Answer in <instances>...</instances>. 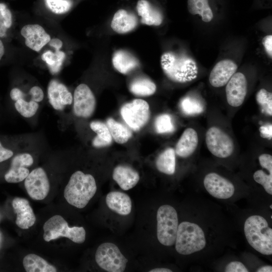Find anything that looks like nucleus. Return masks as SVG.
<instances>
[{
	"label": "nucleus",
	"mask_w": 272,
	"mask_h": 272,
	"mask_svg": "<svg viewBox=\"0 0 272 272\" xmlns=\"http://www.w3.org/2000/svg\"><path fill=\"white\" fill-rule=\"evenodd\" d=\"M23 265L27 272H55L56 267L49 264L42 257L30 253L23 258Z\"/></svg>",
	"instance_id": "bb28decb"
},
{
	"label": "nucleus",
	"mask_w": 272,
	"mask_h": 272,
	"mask_svg": "<svg viewBox=\"0 0 272 272\" xmlns=\"http://www.w3.org/2000/svg\"><path fill=\"white\" fill-rule=\"evenodd\" d=\"M237 65L231 59H223L214 66L210 73L209 82L214 87L225 86L237 70Z\"/></svg>",
	"instance_id": "a211bd4d"
},
{
	"label": "nucleus",
	"mask_w": 272,
	"mask_h": 272,
	"mask_svg": "<svg viewBox=\"0 0 272 272\" xmlns=\"http://www.w3.org/2000/svg\"><path fill=\"white\" fill-rule=\"evenodd\" d=\"M260 166L266 169L269 173L272 174V156L267 154H263L259 157Z\"/></svg>",
	"instance_id": "ea45409f"
},
{
	"label": "nucleus",
	"mask_w": 272,
	"mask_h": 272,
	"mask_svg": "<svg viewBox=\"0 0 272 272\" xmlns=\"http://www.w3.org/2000/svg\"><path fill=\"white\" fill-rule=\"evenodd\" d=\"M25 188L33 199L41 200L48 195L50 183L46 172L41 167H38L30 172L24 180Z\"/></svg>",
	"instance_id": "9b49d317"
},
{
	"label": "nucleus",
	"mask_w": 272,
	"mask_h": 272,
	"mask_svg": "<svg viewBox=\"0 0 272 272\" xmlns=\"http://www.w3.org/2000/svg\"><path fill=\"white\" fill-rule=\"evenodd\" d=\"M113 179L123 190H127L136 185L140 180L139 173L131 167L118 165L113 171Z\"/></svg>",
	"instance_id": "412c9836"
},
{
	"label": "nucleus",
	"mask_w": 272,
	"mask_h": 272,
	"mask_svg": "<svg viewBox=\"0 0 272 272\" xmlns=\"http://www.w3.org/2000/svg\"><path fill=\"white\" fill-rule=\"evenodd\" d=\"M259 131L261 137L270 140L272 138V125L267 124L260 126Z\"/></svg>",
	"instance_id": "37998d69"
},
{
	"label": "nucleus",
	"mask_w": 272,
	"mask_h": 272,
	"mask_svg": "<svg viewBox=\"0 0 272 272\" xmlns=\"http://www.w3.org/2000/svg\"><path fill=\"white\" fill-rule=\"evenodd\" d=\"M198 142L196 131L192 128H188L184 131L178 141L175 152L180 157L187 158L195 151Z\"/></svg>",
	"instance_id": "5701e85b"
},
{
	"label": "nucleus",
	"mask_w": 272,
	"mask_h": 272,
	"mask_svg": "<svg viewBox=\"0 0 272 272\" xmlns=\"http://www.w3.org/2000/svg\"><path fill=\"white\" fill-rule=\"evenodd\" d=\"M21 34L25 40L26 46L37 52H40L51 39L44 28L37 24L24 25L21 30Z\"/></svg>",
	"instance_id": "4468645a"
},
{
	"label": "nucleus",
	"mask_w": 272,
	"mask_h": 272,
	"mask_svg": "<svg viewBox=\"0 0 272 272\" xmlns=\"http://www.w3.org/2000/svg\"><path fill=\"white\" fill-rule=\"evenodd\" d=\"M244 231L249 245L264 255L272 254V229L262 216L252 215L245 221Z\"/></svg>",
	"instance_id": "7ed1b4c3"
},
{
	"label": "nucleus",
	"mask_w": 272,
	"mask_h": 272,
	"mask_svg": "<svg viewBox=\"0 0 272 272\" xmlns=\"http://www.w3.org/2000/svg\"><path fill=\"white\" fill-rule=\"evenodd\" d=\"M269 207L271 209H272V206H271V205H270V206H269Z\"/></svg>",
	"instance_id": "de8ad7c7"
},
{
	"label": "nucleus",
	"mask_w": 272,
	"mask_h": 272,
	"mask_svg": "<svg viewBox=\"0 0 272 272\" xmlns=\"http://www.w3.org/2000/svg\"><path fill=\"white\" fill-rule=\"evenodd\" d=\"M5 53V48L4 44L2 41V40L0 39V62L3 58L4 54Z\"/></svg>",
	"instance_id": "49530a36"
},
{
	"label": "nucleus",
	"mask_w": 272,
	"mask_h": 272,
	"mask_svg": "<svg viewBox=\"0 0 272 272\" xmlns=\"http://www.w3.org/2000/svg\"><path fill=\"white\" fill-rule=\"evenodd\" d=\"M253 179L263 186L267 193L272 194V174H267L262 170H258L254 173Z\"/></svg>",
	"instance_id": "4c0bfd02"
},
{
	"label": "nucleus",
	"mask_w": 272,
	"mask_h": 272,
	"mask_svg": "<svg viewBox=\"0 0 272 272\" xmlns=\"http://www.w3.org/2000/svg\"><path fill=\"white\" fill-rule=\"evenodd\" d=\"M14 153L13 150L5 147L0 141V163L5 161L13 157Z\"/></svg>",
	"instance_id": "a19ab883"
},
{
	"label": "nucleus",
	"mask_w": 272,
	"mask_h": 272,
	"mask_svg": "<svg viewBox=\"0 0 272 272\" xmlns=\"http://www.w3.org/2000/svg\"><path fill=\"white\" fill-rule=\"evenodd\" d=\"M33 163V157L29 153H21L13 156L10 168L4 176L5 180L12 183L24 180L30 173L29 167Z\"/></svg>",
	"instance_id": "ddd939ff"
},
{
	"label": "nucleus",
	"mask_w": 272,
	"mask_h": 272,
	"mask_svg": "<svg viewBox=\"0 0 272 272\" xmlns=\"http://www.w3.org/2000/svg\"><path fill=\"white\" fill-rule=\"evenodd\" d=\"M206 142L210 152L217 157L227 158L233 152L234 145L233 140L217 127H211L208 130L206 134Z\"/></svg>",
	"instance_id": "9d476101"
},
{
	"label": "nucleus",
	"mask_w": 272,
	"mask_h": 272,
	"mask_svg": "<svg viewBox=\"0 0 272 272\" xmlns=\"http://www.w3.org/2000/svg\"><path fill=\"white\" fill-rule=\"evenodd\" d=\"M249 270L246 266L240 261H232L226 266V272H248Z\"/></svg>",
	"instance_id": "58836bf2"
},
{
	"label": "nucleus",
	"mask_w": 272,
	"mask_h": 272,
	"mask_svg": "<svg viewBox=\"0 0 272 272\" xmlns=\"http://www.w3.org/2000/svg\"><path fill=\"white\" fill-rule=\"evenodd\" d=\"M175 243L178 253L189 255L203 249L206 239L204 232L198 225L185 221L178 225Z\"/></svg>",
	"instance_id": "20e7f679"
},
{
	"label": "nucleus",
	"mask_w": 272,
	"mask_h": 272,
	"mask_svg": "<svg viewBox=\"0 0 272 272\" xmlns=\"http://www.w3.org/2000/svg\"><path fill=\"white\" fill-rule=\"evenodd\" d=\"M180 105L183 112L188 115L199 114L205 110V105L201 100L193 96H187L183 98Z\"/></svg>",
	"instance_id": "473e14b6"
},
{
	"label": "nucleus",
	"mask_w": 272,
	"mask_h": 272,
	"mask_svg": "<svg viewBox=\"0 0 272 272\" xmlns=\"http://www.w3.org/2000/svg\"><path fill=\"white\" fill-rule=\"evenodd\" d=\"M256 100L266 114L272 115V93L264 89H261L256 93Z\"/></svg>",
	"instance_id": "c9c22d12"
},
{
	"label": "nucleus",
	"mask_w": 272,
	"mask_h": 272,
	"mask_svg": "<svg viewBox=\"0 0 272 272\" xmlns=\"http://www.w3.org/2000/svg\"><path fill=\"white\" fill-rule=\"evenodd\" d=\"M10 97L17 112L23 117L29 118L37 113L39 103L44 98V93L38 85H33L27 91L15 87L10 90Z\"/></svg>",
	"instance_id": "39448f33"
},
{
	"label": "nucleus",
	"mask_w": 272,
	"mask_h": 272,
	"mask_svg": "<svg viewBox=\"0 0 272 272\" xmlns=\"http://www.w3.org/2000/svg\"><path fill=\"white\" fill-rule=\"evenodd\" d=\"M16 214V225L22 229H28L35 223L36 217L29 201L24 198L17 197L12 202Z\"/></svg>",
	"instance_id": "6ab92c4d"
},
{
	"label": "nucleus",
	"mask_w": 272,
	"mask_h": 272,
	"mask_svg": "<svg viewBox=\"0 0 272 272\" xmlns=\"http://www.w3.org/2000/svg\"><path fill=\"white\" fill-rule=\"evenodd\" d=\"M95 260L98 266L108 272L124 271L128 262L118 247L111 242H104L97 248Z\"/></svg>",
	"instance_id": "6e6552de"
},
{
	"label": "nucleus",
	"mask_w": 272,
	"mask_h": 272,
	"mask_svg": "<svg viewBox=\"0 0 272 272\" xmlns=\"http://www.w3.org/2000/svg\"><path fill=\"white\" fill-rule=\"evenodd\" d=\"M106 125L112 138L118 144H124L131 137V131L125 125L115 121L112 118L107 119Z\"/></svg>",
	"instance_id": "c756f323"
},
{
	"label": "nucleus",
	"mask_w": 272,
	"mask_h": 272,
	"mask_svg": "<svg viewBox=\"0 0 272 272\" xmlns=\"http://www.w3.org/2000/svg\"><path fill=\"white\" fill-rule=\"evenodd\" d=\"M48 43L54 49L44 51L41 55V58L45 62L50 71L55 73L61 69L65 57V53L60 50L63 43L60 39L54 38L51 39Z\"/></svg>",
	"instance_id": "aec40b11"
},
{
	"label": "nucleus",
	"mask_w": 272,
	"mask_h": 272,
	"mask_svg": "<svg viewBox=\"0 0 272 272\" xmlns=\"http://www.w3.org/2000/svg\"><path fill=\"white\" fill-rule=\"evenodd\" d=\"M187 8L192 15H199L205 22H209L213 18V13L208 0H188Z\"/></svg>",
	"instance_id": "7c9ffc66"
},
{
	"label": "nucleus",
	"mask_w": 272,
	"mask_h": 272,
	"mask_svg": "<svg viewBox=\"0 0 272 272\" xmlns=\"http://www.w3.org/2000/svg\"><path fill=\"white\" fill-rule=\"evenodd\" d=\"M115 69L123 74H127L139 65V61L132 54L124 50L116 51L112 57Z\"/></svg>",
	"instance_id": "a878e982"
},
{
	"label": "nucleus",
	"mask_w": 272,
	"mask_h": 272,
	"mask_svg": "<svg viewBox=\"0 0 272 272\" xmlns=\"http://www.w3.org/2000/svg\"><path fill=\"white\" fill-rule=\"evenodd\" d=\"M47 94L49 104L56 111H63L73 103V95L64 84L56 79L49 82Z\"/></svg>",
	"instance_id": "dca6fc26"
},
{
	"label": "nucleus",
	"mask_w": 272,
	"mask_h": 272,
	"mask_svg": "<svg viewBox=\"0 0 272 272\" xmlns=\"http://www.w3.org/2000/svg\"><path fill=\"white\" fill-rule=\"evenodd\" d=\"M172 270L167 268H155L149 270V272H172Z\"/></svg>",
	"instance_id": "a18cd8bd"
},
{
	"label": "nucleus",
	"mask_w": 272,
	"mask_h": 272,
	"mask_svg": "<svg viewBox=\"0 0 272 272\" xmlns=\"http://www.w3.org/2000/svg\"><path fill=\"white\" fill-rule=\"evenodd\" d=\"M137 18L123 9L118 10L111 23L112 29L119 34H124L133 30L137 26Z\"/></svg>",
	"instance_id": "b1692460"
},
{
	"label": "nucleus",
	"mask_w": 272,
	"mask_h": 272,
	"mask_svg": "<svg viewBox=\"0 0 272 272\" xmlns=\"http://www.w3.org/2000/svg\"><path fill=\"white\" fill-rule=\"evenodd\" d=\"M90 126L97 134L92 141L94 147H106L111 144L112 138L106 124L100 121H93L90 123Z\"/></svg>",
	"instance_id": "cd10ccee"
},
{
	"label": "nucleus",
	"mask_w": 272,
	"mask_h": 272,
	"mask_svg": "<svg viewBox=\"0 0 272 272\" xmlns=\"http://www.w3.org/2000/svg\"><path fill=\"white\" fill-rule=\"evenodd\" d=\"M130 92L137 96H147L153 95L156 90V86L151 80L139 78L134 80L130 84Z\"/></svg>",
	"instance_id": "2f4dec72"
},
{
	"label": "nucleus",
	"mask_w": 272,
	"mask_h": 272,
	"mask_svg": "<svg viewBox=\"0 0 272 272\" xmlns=\"http://www.w3.org/2000/svg\"><path fill=\"white\" fill-rule=\"evenodd\" d=\"M155 126L156 131L159 133H169L174 130L172 118L168 114L159 115L155 120Z\"/></svg>",
	"instance_id": "e433bc0d"
},
{
	"label": "nucleus",
	"mask_w": 272,
	"mask_h": 272,
	"mask_svg": "<svg viewBox=\"0 0 272 272\" xmlns=\"http://www.w3.org/2000/svg\"><path fill=\"white\" fill-rule=\"evenodd\" d=\"M257 272H271L272 266L271 265H264L258 268L257 270Z\"/></svg>",
	"instance_id": "c03bdc74"
},
{
	"label": "nucleus",
	"mask_w": 272,
	"mask_h": 272,
	"mask_svg": "<svg viewBox=\"0 0 272 272\" xmlns=\"http://www.w3.org/2000/svg\"><path fill=\"white\" fill-rule=\"evenodd\" d=\"M138 15L141 22L149 26H159L163 21L161 13L146 0H139L137 4Z\"/></svg>",
	"instance_id": "393cba45"
},
{
	"label": "nucleus",
	"mask_w": 272,
	"mask_h": 272,
	"mask_svg": "<svg viewBox=\"0 0 272 272\" xmlns=\"http://www.w3.org/2000/svg\"><path fill=\"white\" fill-rule=\"evenodd\" d=\"M120 114L132 130L138 131L149 121L150 116L149 105L143 99H134L121 107Z\"/></svg>",
	"instance_id": "1a4fd4ad"
},
{
	"label": "nucleus",
	"mask_w": 272,
	"mask_h": 272,
	"mask_svg": "<svg viewBox=\"0 0 272 272\" xmlns=\"http://www.w3.org/2000/svg\"><path fill=\"white\" fill-rule=\"evenodd\" d=\"M203 185L207 191L213 197L228 199L234 193V185L229 180L216 173H210L204 178Z\"/></svg>",
	"instance_id": "2eb2a0df"
},
{
	"label": "nucleus",
	"mask_w": 272,
	"mask_h": 272,
	"mask_svg": "<svg viewBox=\"0 0 272 272\" xmlns=\"http://www.w3.org/2000/svg\"><path fill=\"white\" fill-rule=\"evenodd\" d=\"M44 2L47 8L56 15L67 13L73 4L72 0H44Z\"/></svg>",
	"instance_id": "f704fd0d"
},
{
	"label": "nucleus",
	"mask_w": 272,
	"mask_h": 272,
	"mask_svg": "<svg viewBox=\"0 0 272 272\" xmlns=\"http://www.w3.org/2000/svg\"><path fill=\"white\" fill-rule=\"evenodd\" d=\"M178 226L177 213L170 205L160 206L157 213V236L163 245L170 246L175 242Z\"/></svg>",
	"instance_id": "0eeeda50"
},
{
	"label": "nucleus",
	"mask_w": 272,
	"mask_h": 272,
	"mask_svg": "<svg viewBox=\"0 0 272 272\" xmlns=\"http://www.w3.org/2000/svg\"><path fill=\"white\" fill-rule=\"evenodd\" d=\"M247 83L241 73H235L227 83L226 94L228 104L233 107L240 106L243 103L247 93Z\"/></svg>",
	"instance_id": "f3484780"
},
{
	"label": "nucleus",
	"mask_w": 272,
	"mask_h": 272,
	"mask_svg": "<svg viewBox=\"0 0 272 272\" xmlns=\"http://www.w3.org/2000/svg\"><path fill=\"white\" fill-rule=\"evenodd\" d=\"M96 191L97 185L94 177L79 170L71 176L64 190V197L70 205L83 209L88 205Z\"/></svg>",
	"instance_id": "f03ea898"
},
{
	"label": "nucleus",
	"mask_w": 272,
	"mask_h": 272,
	"mask_svg": "<svg viewBox=\"0 0 272 272\" xmlns=\"http://www.w3.org/2000/svg\"><path fill=\"white\" fill-rule=\"evenodd\" d=\"M73 103L74 113L79 117L89 118L95 109V97L89 87L85 84H81L76 88Z\"/></svg>",
	"instance_id": "f8f14e48"
},
{
	"label": "nucleus",
	"mask_w": 272,
	"mask_h": 272,
	"mask_svg": "<svg viewBox=\"0 0 272 272\" xmlns=\"http://www.w3.org/2000/svg\"><path fill=\"white\" fill-rule=\"evenodd\" d=\"M161 65L165 75L174 82H189L197 76L196 62L185 54L166 52L161 57Z\"/></svg>",
	"instance_id": "f257e3e1"
},
{
	"label": "nucleus",
	"mask_w": 272,
	"mask_h": 272,
	"mask_svg": "<svg viewBox=\"0 0 272 272\" xmlns=\"http://www.w3.org/2000/svg\"><path fill=\"white\" fill-rule=\"evenodd\" d=\"M106 203L109 209L120 215H127L131 211V199L125 193L120 191L108 193L106 197Z\"/></svg>",
	"instance_id": "4be33fe9"
},
{
	"label": "nucleus",
	"mask_w": 272,
	"mask_h": 272,
	"mask_svg": "<svg viewBox=\"0 0 272 272\" xmlns=\"http://www.w3.org/2000/svg\"><path fill=\"white\" fill-rule=\"evenodd\" d=\"M12 24L13 16L11 11L6 4L0 3V38L7 37Z\"/></svg>",
	"instance_id": "72a5a7b5"
},
{
	"label": "nucleus",
	"mask_w": 272,
	"mask_h": 272,
	"mask_svg": "<svg viewBox=\"0 0 272 272\" xmlns=\"http://www.w3.org/2000/svg\"><path fill=\"white\" fill-rule=\"evenodd\" d=\"M175 165V152L172 148H168L163 151L159 155L156 161L157 169L168 175L174 173Z\"/></svg>",
	"instance_id": "c85d7f7f"
},
{
	"label": "nucleus",
	"mask_w": 272,
	"mask_h": 272,
	"mask_svg": "<svg viewBox=\"0 0 272 272\" xmlns=\"http://www.w3.org/2000/svg\"><path fill=\"white\" fill-rule=\"evenodd\" d=\"M262 43L265 51L270 57H272V35H268L264 36L262 40Z\"/></svg>",
	"instance_id": "79ce46f5"
},
{
	"label": "nucleus",
	"mask_w": 272,
	"mask_h": 272,
	"mask_svg": "<svg viewBox=\"0 0 272 272\" xmlns=\"http://www.w3.org/2000/svg\"><path fill=\"white\" fill-rule=\"evenodd\" d=\"M43 237L46 242L64 237L75 243L81 244L86 239V231L84 227H69L64 219L58 215H54L46 221L43 225Z\"/></svg>",
	"instance_id": "423d86ee"
}]
</instances>
